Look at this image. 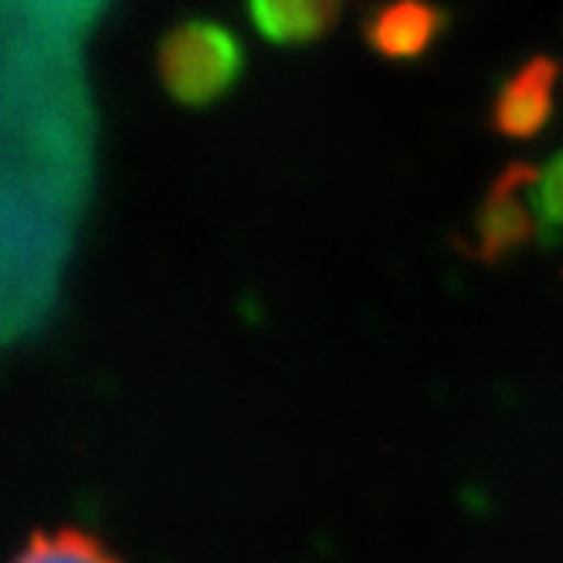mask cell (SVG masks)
Instances as JSON below:
<instances>
[{
    "mask_svg": "<svg viewBox=\"0 0 563 563\" xmlns=\"http://www.w3.org/2000/svg\"><path fill=\"white\" fill-rule=\"evenodd\" d=\"M245 71V45L218 21L190 18L174 24L156 45V75L167 96L184 106H211Z\"/></svg>",
    "mask_w": 563,
    "mask_h": 563,
    "instance_id": "6da1fadb",
    "label": "cell"
},
{
    "mask_svg": "<svg viewBox=\"0 0 563 563\" xmlns=\"http://www.w3.org/2000/svg\"><path fill=\"white\" fill-rule=\"evenodd\" d=\"M533 167H512L506 170L493 194L486 197V205L478 211L475 221V255L486 262H499L503 255L516 252L519 245H527L537 228L533 214Z\"/></svg>",
    "mask_w": 563,
    "mask_h": 563,
    "instance_id": "7a4b0ae2",
    "label": "cell"
},
{
    "mask_svg": "<svg viewBox=\"0 0 563 563\" xmlns=\"http://www.w3.org/2000/svg\"><path fill=\"white\" fill-rule=\"evenodd\" d=\"M553 99H556V65L547 58L527 62L499 89L493 102V123L503 136L530 140L550 123Z\"/></svg>",
    "mask_w": 563,
    "mask_h": 563,
    "instance_id": "3957f363",
    "label": "cell"
},
{
    "mask_svg": "<svg viewBox=\"0 0 563 563\" xmlns=\"http://www.w3.org/2000/svg\"><path fill=\"white\" fill-rule=\"evenodd\" d=\"M441 31H445V11L428 0H387L364 24L371 48L394 62L424 55Z\"/></svg>",
    "mask_w": 563,
    "mask_h": 563,
    "instance_id": "277c9868",
    "label": "cell"
},
{
    "mask_svg": "<svg viewBox=\"0 0 563 563\" xmlns=\"http://www.w3.org/2000/svg\"><path fill=\"white\" fill-rule=\"evenodd\" d=\"M245 8L265 42L292 48L330 34L343 0H245Z\"/></svg>",
    "mask_w": 563,
    "mask_h": 563,
    "instance_id": "5b68a950",
    "label": "cell"
},
{
    "mask_svg": "<svg viewBox=\"0 0 563 563\" xmlns=\"http://www.w3.org/2000/svg\"><path fill=\"white\" fill-rule=\"evenodd\" d=\"M11 563H123L99 537L62 527L52 533H34Z\"/></svg>",
    "mask_w": 563,
    "mask_h": 563,
    "instance_id": "8992f818",
    "label": "cell"
},
{
    "mask_svg": "<svg viewBox=\"0 0 563 563\" xmlns=\"http://www.w3.org/2000/svg\"><path fill=\"white\" fill-rule=\"evenodd\" d=\"M530 197H533L537 228L547 245H553L556 238H563V153L553 156L543 170H537Z\"/></svg>",
    "mask_w": 563,
    "mask_h": 563,
    "instance_id": "52a82bcc",
    "label": "cell"
}]
</instances>
